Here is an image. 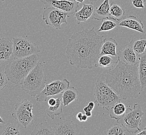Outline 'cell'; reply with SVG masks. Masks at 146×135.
Returning a JSON list of instances; mask_svg holds the SVG:
<instances>
[{"instance_id":"cell-4","label":"cell","mask_w":146,"mask_h":135,"mask_svg":"<svg viewBox=\"0 0 146 135\" xmlns=\"http://www.w3.org/2000/svg\"><path fill=\"white\" fill-rule=\"evenodd\" d=\"M20 84L21 88L23 91L32 97H36L47 84L46 80L44 77L43 65L38 62Z\"/></svg>"},{"instance_id":"cell-42","label":"cell","mask_w":146,"mask_h":135,"mask_svg":"<svg viewBox=\"0 0 146 135\" xmlns=\"http://www.w3.org/2000/svg\"><path fill=\"white\" fill-rule=\"evenodd\" d=\"M5 1V0H0V3H3Z\"/></svg>"},{"instance_id":"cell-34","label":"cell","mask_w":146,"mask_h":135,"mask_svg":"<svg viewBox=\"0 0 146 135\" xmlns=\"http://www.w3.org/2000/svg\"><path fill=\"white\" fill-rule=\"evenodd\" d=\"M93 109L92 108H91L90 106H88V105L87 106H86L84 108V109H83V111L84 112L86 111H92L93 110Z\"/></svg>"},{"instance_id":"cell-29","label":"cell","mask_w":146,"mask_h":135,"mask_svg":"<svg viewBox=\"0 0 146 135\" xmlns=\"http://www.w3.org/2000/svg\"><path fill=\"white\" fill-rule=\"evenodd\" d=\"M117 26V24L114 21L110 20L109 19H102V25L100 26V29L98 30L97 31H109L113 29Z\"/></svg>"},{"instance_id":"cell-23","label":"cell","mask_w":146,"mask_h":135,"mask_svg":"<svg viewBox=\"0 0 146 135\" xmlns=\"http://www.w3.org/2000/svg\"><path fill=\"white\" fill-rule=\"evenodd\" d=\"M79 91L74 87H70L62 93V103L64 106H68L69 104L76 100Z\"/></svg>"},{"instance_id":"cell-14","label":"cell","mask_w":146,"mask_h":135,"mask_svg":"<svg viewBox=\"0 0 146 135\" xmlns=\"http://www.w3.org/2000/svg\"><path fill=\"white\" fill-rule=\"evenodd\" d=\"M119 26L133 30L141 33H145L144 26L141 21L134 15H129L120 21Z\"/></svg>"},{"instance_id":"cell-26","label":"cell","mask_w":146,"mask_h":135,"mask_svg":"<svg viewBox=\"0 0 146 135\" xmlns=\"http://www.w3.org/2000/svg\"><path fill=\"white\" fill-rule=\"evenodd\" d=\"M57 101L54 106H50L46 110L47 115L49 118L54 119L56 116H58L62 113V102L59 98H56Z\"/></svg>"},{"instance_id":"cell-7","label":"cell","mask_w":146,"mask_h":135,"mask_svg":"<svg viewBox=\"0 0 146 135\" xmlns=\"http://www.w3.org/2000/svg\"><path fill=\"white\" fill-rule=\"evenodd\" d=\"M33 105L30 101L23 99L15 105V112L12 116L17 122L19 127L26 128L33 118Z\"/></svg>"},{"instance_id":"cell-6","label":"cell","mask_w":146,"mask_h":135,"mask_svg":"<svg viewBox=\"0 0 146 135\" xmlns=\"http://www.w3.org/2000/svg\"><path fill=\"white\" fill-rule=\"evenodd\" d=\"M144 114L140 105L135 103L133 109L130 106H127L125 114L117 122L121 124L127 132L137 134L141 130L140 126Z\"/></svg>"},{"instance_id":"cell-33","label":"cell","mask_w":146,"mask_h":135,"mask_svg":"<svg viewBox=\"0 0 146 135\" xmlns=\"http://www.w3.org/2000/svg\"><path fill=\"white\" fill-rule=\"evenodd\" d=\"M83 113L82 112H79V113H78L76 115V118L78 120L80 121V122H82V116H83Z\"/></svg>"},{"instance_id":"cell-8","label":"cell","mask_w":146,"mask_h":135,"mask_svg":"<svg viewBox=\"0 0 146 135\" xmlns=\"http://www.w3.org/2000/svg\"><path fill=\"white\" fill-rule=\"evenodd\" d=\"M12 55L14 59L23 58L41 52L38 45L23 38H13Z\"/></svg>"},{"instance_id":"cell-22","label":"cell","mask_w":146,"mask_h":135,"mask_svg":"<svg viewBox=\"0 0 146 135\" xmlns=\"http://www.w3.org/2000/svg\"><path fill=\"white\" fill-rule=\"evenodd\" d=\"M127 110V107L120 101L112 106L109 110V115L111 118H113L117 121L124 117Z\"/></svg>"},{"instance_id":"cell-39","label":"cell","mask_w":146,"mask_h":135,"mask_svg":"<svg viewBox=\"0 0 146 135\" xmlns=\"http://www.w3.org/2000/svg\"><path fill=\"white\" fill-rule=\"evenodd\" d=\"M74 1H76V2H78V3H82V2H83L85 0H74Z\"/></svg>"},{"instance_id":"cell-31","label":"cell","mask_w":146,"mask_h":135,"mask_svg":"<svg viewBox=\"0 0 146 135\" xmlns=\"http://www.w3.org/2000/svg\"><path fill=\"white\" fill-rule=\"evenodd\" d=\"M131 5L137 9H143L145 7L144 3L146 0H129Z\"/></svg>"},{"instance_id":"cell-15","label":"cell","mask_w":146,"mask_h":135,"mask_svg":"<svg viewBox=\"0 0 146 135\" xmlns=\"http://www.w3.org/2000/svg\"><path fill=\"white\" fill-rule=\"evenodd\" d=\"M96 6L93 2L90 4H83L82 9L74 13V17L78 21V24L80 22H85L88 19L93 15Z\"/></svg>"},{"instance_id":"cell-13","label":"cell","mask_w":146,"mask_h":135,"mask_svg":"<svg viewBox=\"0 0 146 135\" xmlns=\"http://www.w3.org/2000/svg\"><path fill=\"white\" fill-rule=\"evenodd\" d=\"M134 40H131L125 47L117 53V58L129 65H134L138 64V55L135 52L133 47Z\"/></svg>"},{"instance_id":"cell-32","label":"cell","mask_w":146,"mask_h":135,"mask_svg":"<svg viewBox=\"0 0 146 135\" xmlns=\"http://www.w3.org/2000/svg\"><path fill=\"white\" fill-rule=\"evenodd\" d=\"M56 101L57 99L56 98H50V99L48 100V105H49V106H54L56 103Z\"/></svg>"},{"instance_id":"cell-41","label":"cell","mask_w":146,"mask_h":135,"mask_svg":"<svg viewBox=\"0 0 146 135\" xmlns=\"http://www.w3.org/2000/svg\"><path fill=\"white\" fill-rule=\"evenodd\" d=\"M90 1H91V2H95V1H96L97 0H89Z\"/></svg>"},{"instance_id":"cell-40","label":"cell","mask_w":146,"mask_h":135,"mask_svg":"<svg viewBox=\"0 0 146 135\" xmlns=\"http://www.w3.org/2000/svg\"><path fill=\"white\" fill-rule=\"evenodd\" d=\"M0 123L1 124H4V121L3 120V119H2V118L1 117V116H0Z\"/></svg>"},{"instance_id":"cell-2","label":"cell","mask_w":146,"mask_h":135,"mask_svg":"<svg viewBox=\"0 0 146 135\" xmlns=\"http://www.w3.org/2000/svg\"><path fill=\"white\" fill-rule=\"evenodd\" d=\"M105 82L123 100L138 98L143 91L139 77L138 64L129 65L119 59L115 66L106 74Z\"/></svg>"},{"instance_id":"cell-20","label":"cell","mask_w":146,"mask_h":135,"mask_svg":"<svg viewBox=\"0 0 146 135\" xmlns=\"http://www.w3.org/2000/svg\"><path fill=\"white\" fill-rule=\"evenodd\" d=\"M138 74L142 89L146 86V51L138 55Z\"/></svg>"},{"instance_id":"cell-16","label":"cell","mask_w":146,"mask_h":135,"mask_svg":"<svg viewBox=\"0 0 146 135\" xmlns=\"http://www.w3.org/2000/svg\"><path fill=\"white\" fill-rule=\"evenodd\" d=\"M117 46L116 40L112 38H106L103 40L100 50V55H110L117 56Z\"/></svg>"},{"instance_id":"cell-24","label":"cell","mask_w":146,"mask_h":135,"mask_svg":"<svg viewBox=\"0 0 146 135\" xmlns=\"http://www.w3.org/2000/svg\"><path fill=\"white\" fill-rule=\"evenodd\" d=\"M110 15L111 20L119 22L125 17V12L124 9L114 2L110 5Z\"/></svg>"},{"instance_id":"cell-30","label":"cell","mask_w":146,"mask_h":135,"mask_svg":"<svg viewBox=\"0 0 146 135\" xmlns=\"http://www.w3.org/2000/svg\"><path fill=\"white\" fill-rule=\"evenodd\" d=\"M9 80L4 72L0 71V91H3L6 87Z\"/></svg>"},{"instance_id":"cell-36","label":"cell","mask_w":146,"mask_h":135,"mask_svg":"<svg viewBox=\"0 0 146 135\" xmlns=\"http://www.w3.org/2000/svg\"><path fill=\"white\" fill-rule=\"evenodd\" d=\"M88 117L85 114L83 115L82 117V122H86L88 120Z\"/></svg>"},{"instance_id":"cell-19","label":"cell","mask_w":146,"mask_h":135,"mask_svg":"<svg viewBox=\"0 0 146 135\" xmlns=\"http://www.w3.org/2000/svg\"><path fill=\"white\" fill-rule=\"evenodd\" d=\"M110 55H100L97 59L95 65V67L101 68L105 69L110 70L114 67V65H116L118 58H113Z\"/></svg>"},{"instance_id":"cell-38","label":"cell","mask_w":146,"mask_h":135,"mask_svg":"<svg viewBox=\"0 0 146 135\" xmlns=\"http://www.w3.org/2000/svg\"><path fill=\"white\" fill-rule=\"evenodd\" d=\"M88 105L90 106L91 108H92L93 109H94V107H95V103L93 102V101H90V103H88Z\"/></svg>"},{"instance_id":"cell-27","label":"cell","mask_w":146,"mask_h":135,"mask_svg":"<svg viewBox=\"0 0 146 135\" xmlns=\"http://www.w3.org/2000/svg\"><path fill=\"white\" fill-rule=\"evenodd\" d=\"M133 47L135 52L138 55L141 54L145 52L146 48V38H141L137 41H134Z\"/></svg>"},{"instance_id":"cell-5","label":"cell","mask_w":146,"mask_h":135,"mask_svg":"<svg viewBox=\"0 0 146 135\" xmlns=\"http://www.w3.org/2000/svg\"><path fill=\"white\" fill-rule=\"evenodd\" d=\"M94 93L97 105L108 111L121 99L120 96L102 80L97 81Z\"/></svg>"},{"instance_id":"cell-1","label":"cell","mask_w":146,"mask_h":135,"mask_svg":"<svg viewBox=\"0 0 146 135\" xmlns=\"http://www.w3.org/2000/svg\"><path fill=\"white\" fill-rule=\"evenodd\" d=\"M103 40L104 36L98 35L94 27L74 33L66 50L70 65L80 69H93L100 57Z\"/></svg>"},{"instance_id":"cell-12","label":"cell","mask_w":146,"mask_h":135,"mask_svg":"<svg viewBox=\"0 0 146 135\" xmlns=\"http://www.w3.org/2000/svg\"><path fill=\"white\" fill-rule=\"evenodd\" d=\"M52 128L53 135H78L79 134L78 125L71 120H62L55 124Z\"/></svg>"},{"instance_id":"cell-9","label":"cell","mask_w":146,"mask_h":135,"mask_svg":"<svg viewBox=\"0 0 146 135\" xmlns=\"http://www.w3.org/2000/svg\"><path fill=\"white\" fill-rule=\"evenodd\" d=\"M69 17L67 13L53 7L44 8L42 14V19L46 24L58 30H61L62 24H68L67 18Z\"/></svg>"},{"instance_id":"cell-25","label":"cell","mask_w":146,"mask_h":135,"mask_svg":"<svg viewBox=\"0 0 146 135\" xmlns=\"http://www.w3.org/2000/svg\"><path fill=\"white\" fill-rule=\"evenodd\" d=\"M31 135H53V128L47 121L38 124L31 133Z\"/></svg>"},{"instance_id":"cell-28","label":"cell","mask_w":146,"mask_h":135,"mask_svg":"<svg viewBox=\"0 0 146 135\" xmlns=\"http://www.w3.org/2000/svg\"><path fill=\"white\" fill-rule=\"evenodd\" d=\"M126 129L121 123L117 122L110 129H108L106 134L107 135H124L125 134Z\"/></svg>"},{"instance_id":"cell-3","label":"cell","mask_w":146,"mask_h":135,"mask_svg":"<svg viewBox=\"0 0 146 135\" xmlns=\"http://www.w3.org/2000/svg\"><path fill=\"white\" fill-rule=\"evenodd\" d=\"M40 56L35 54L28 57L14 59L5 67L4 73L7 79L17 85L27 76L38 62Z\"/></svg>"},{"instance_id":"cell-35","label":"cell","mask_w":146,"mask_h":135,"mask_svg":"<svg viewBox=\"0 0 146 135\" xmlns=\"http://www.w3.org/2000/svg\"><path fill=\"white\" fill-rule=\"evenodd\" d=\"M136 135H146V126L143 130H140Z\"/></svg>"},{"instance_id":"cell-21","label":"cell","mask_w":146,"mask_h":135,"mask_svg":"<svg viewBox=\"0 0 146 135\" xmlns=\"http://www.w3.org/2000/svg\"><path fill=\"white\" fill-rule=\"evenodd\" d=\"M19 125L16 120L0 126V135H21Z\"/></svg>"},{"instance_id":"cell-37","label":"cell","mask_w":146,"mask_h":135,"mask_svg":"<svg viewBox=\"0 0 146 135\" xmlns=\"http://www.w3.org/2000/svg\"><path fill=\"white\" fill-rule=\"evenodd\" d=\"M85 114L86 115L88 118V117H91L92 115V111H86L85 112Z\"/></svg>"},{"instance_id":"cell-17","label":"cell","mask_w":146,"mask_h":135,"mask_svg":"<svg viewBox=\"0 0 146 135\" xmlns=\"http://www.w3.org/2000/svg\"><path fill=\"white\" fill-rule=\"evenodd\" d=\"M13 50V42L6 38H0V62L8 60Z\"/></svg>"},{"instance_id":"cell-10","label":"cell","mask_w":146,"mask_h":135,"mask_svg":"<svg viewBox=\"0 0 146 135\" xmlns=\"http://www.w3.org/2000/svg\"><path fill=\"white\" fill-rule=\"evenodd\" d=\"M69 86L70 82L67 79L54 81L46 84L43 89L35 97V100L38 102H45L49 97L62 94Z\"/></svg>"},{"instance_id":"cell-11","label":"cell","mask_w":146,"mask_h":135,"mask_svg":"<svg viewBox=\"0 0 146 135\" xmlns=\"http://www.w3.org/2000/svg\"><path fill=\"white\" fill-rule=\"evenodd\" d=\"M44 4V8L53 7L63 12L67 13L69 16L73 15L77 11L79 3L68 0H40Z\"/></svg>"},{"instance_id":"cell-18","label":"cell","mask_w":146,"mask_h":135,"mask_svg":"<svg viewBox=\"0 0 146 135\" xmlns=\"http://www.w3.org/2000/svg\"><path fill=\"white\" fill-rule=\"evenodd\" d=\"M109 0H104L98 8L96 7L92 19L97 21H102L104 19H111L110 15Z\"/></svg>"}]
</instances>
